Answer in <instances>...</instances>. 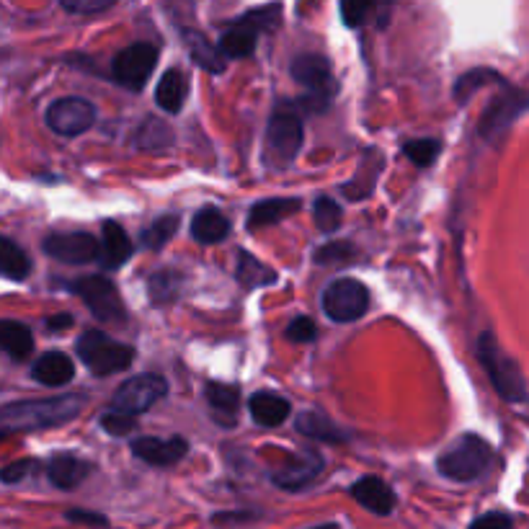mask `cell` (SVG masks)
I'll return each instance as SVG.
<instances>
[{
	"instance_id": "obj_1",
	"label": "cell",
	"mask_w": 529,
	"mask_h": 529,
	"mask_svg": "<svg viewBox=\"0 0 529 529\" xmlns=\"http://www.w3.org/2000/svg\"><path fill=\"white\" fill-rule=\"evenodd\" d=\"M86 403L88 398L83 393L8 403V406L0 408V439L13 437V434H34V431L68 424L83 411Z\"/></svg>"
},
{
	"instance_id": "obj_2",
	"label": "cell",
	"mask_w": 529,
	"mask_h": 529,
	"mask_svg": "<svg viewBox=\"0 0 529 529\" xmlns=\"http://www.w3.org/2000/svg\"><path fill=\"white\" fill-rule=\"evenodd\" d=\"M279 21H282V6L279 3H271V6L251 8L248 13H243L240 19L230 21L225 26L220 37V55L225 60H243V57H251L256 50V39H259L261 31L277 29Z\"/></svg>"
},
{
	"instance_id": "obj_3",
	"label": "cell",
	"mask_w": 529,
	"mask_h": 529,
	"mask_svg": "<svg viewBox=\"0 0 529 529\" xmlns=\"http://www.w3.org/2000/svg\"><path fill=\"white\" fill-rule=\"evenodd\" d=\"M478 359L501 398L509 400V403H522L527 398V380H524L522 367H519L517 359L501 351L499 341L491 331L480 333Z\"/></svg>"
},
{
	"instance_id": "obj_4",
	"label": "cell",
	"mask_w": 529,
	"mask_h": 529,
	"mask_svg": "<svg viewBox=\"0 0 529 529\" xmlns=\"http://www.w3.org/2000/svg\"><path fill=\"white\" fill-rule=\"evenodd\" d=\"M491 460L493 450L486 439H480L478 434H462L437 457V470L444 478L468 483V480H478L486 473L491 468Z\"/></svg>"
},
{
	"instance_id": "obj_5",
	"label": "cell",
	"mask_w": 529,
	"mask_h": 529,
	"mask_svg": "<svg viewBox=\"0 0 529 529\" xmlns=\"http://www.w3.org/2000/svg\"><path fill=\"white\" fill-rule=\"evenodd\" d=\"M305 142V127L295 106H282L271 114L264 137V160L271 168H287L295 163Z\"/></svg>"
},
{
	"instance_id": "obj_6",
	"label": "cell",
	"mask_w": 529,
	"mask_h": 529,
	"mask_svg": "<svg viewBox=\"0 0 529 529\" xmlns=\"http://www.w3.org/2000/svg\"><path fill=\"white\" fill-rule=\"evenodd\" d=\"M80 362L86 364L88 370L96 377H109L117 375V372L130 370L132 362H135V349L130 344H122V341L111 339L104 331H86L75 344Z\"/></svg>"
},
{
	"instance_id": "obj_7",
	"label": "cell",
	"mask_w": 529,
	"mask_h": 529,
	"mask_svg": "<svg viewBox=\"0 0 529 529\" xmlns=\"http://www.w3.org/2000/svg\"><path fill=\"white\" fill-rule=\"evenodd\" d=\"M292 78L308 91V96L300 99V104H297L305 111H315V114L326 111L333 96L339 93V83H336V75L331 70V62L323 55H315V52L295 57V62H292Z\"/></svg>"
},
{
	"instance_id": "obj_8",
	"label": "cell",
	"mask_w": 529,
	"mask_h": 529,
	"mask_svg": "<svg viewBox=\"0 0 529 529\" xmlns=\"http://www.w3.org/2000/svg\"><path fill=\"white\" fill-rule=\"evenodd\" d=\"M524 111H527V96H524V91L504 83L499 96H493L491 104L480 114V137L491 142V145H499V142L509 135L511 124L517 122Z\"/></svg>"
},
{
	"instance_id": "obj_9",
	"label": "cell",
	"mask_w": 529,
	"mask_h": 529,
	"mask_svg": "<svg viewBox=\"0 0 529 529\" xmlns=\"http://www.w3.org/2000/svg\"><path fill=\"white\" fill-rule=\"evenodd\" d=\"M166 393H168L166 377L155 375V372H145V375L130 377V380H124L122 385H119L114 398H111L109 411L137 419L140 413L153 408L160 398H166Z\"/></svg>"
},
{
	"instance_id": "obj_10",
	"label": "cell",
	"mask_w": 529,
	"mask_h": 529,
	"mask_svg": "<svg viewBox=\"0 0 529 529\" xmlns=\"http://www.w3.org/2000/svg\"><path fill=\"white\" fill-rule=\"evenodd\" d=\"M70 290L86 302L88 310L101 323H127V308L119 295L117 284L106 277H80L70 282Z\"/></svg>"
},
{
	"instance_id": "obj_11",
	"label": "cell",
	"mask_w": 529,
	"mask_h": 529,
	"mask_svg": "<svg viewBox=\"0 0 529 529\" xmlns=\"http://www.w3.org/2000/svg\"><path fill=\"white\" fill-rule=\"evenodd\" d=\"M370 310V290L359 279H333L323 290V313L333 323H354Z\"/></svg>"
},
{
	"instance_id": "obj_12",
	"label": "cell",
	"mask_w": 529,
	"mask_h": 529,
	"mask_svg": "<svg viewBox=\"0 0 529 529\" xmlns=\"http://www.w3.org/2000/svg\"><path fill=\"white\" fill-rule=\"evenodd\" d=\"M155 62H158V47L150 42H135L114 57L111 78L117 80L119 86L130 88V91H142L150 75H153Z\"/></svg>"
},
{
	"instance_id": "obj_13",
	"label": "cell",
	"mask_w": 529,
	"mask_h": 529,
	"mask_svg": "<svg viewBox=\"0 0 529 529\" xmlns=\"http://www.w3.org/2000/svg\"><path fill=\"white\" fill-rule=\"evenodd\" d=\"M44 119L57 135L78 137L96 124V106L88 99H80V96H65V99H57L55 104H50Z\"/></svg>"
},
{
	"instance_id": "obj_14",
	"label": "cell",
	"mask_w": 529,
	"mask_h": 529,
	"mask_svg": "<svg viewBox=\"0 0 529 529\" xmlns=\"http://www.w3.org/2000/svg\"><path fill=\"white\" fill-rule=\"evenodd\" d=\"M44 253L70 266H86L99 261V240L91 233H50L42 243Z\"/></svg>"
},
{
	"instance_id": "obj_15",
	"label": "cell",
	"mask_w": 529,
	"mask_h": 529,
	"mask_svg": "<svg viewBox=\"0 0 529 529\" xmlns=\"http://www.w3.org/2000/svg\"><path fill=\"white\" fill-rule=\"evenodd\" d=\"M323 468H326V462H323V457L318 452H297V455H290L274 470L271 480L282 491L297 493L302 488H308L323 473Z\"/></svg>"
},
{
	"instance_id": "obj_16",
	"label": "cell",
	"mask_w": 529,
	"mask_h": 529,
	"mask_svg": "<svg viewBox=\"0 0 529 529\" xmlns=\"http://www.w3.org/2000/svg\"><path fill=\"white\" fill-rule=\"evenodd\" d=\"M132 452H135V457H140L142 462H148V465L168 468V465H176L179 460H184L186 452H189V442L181 437H137L135 442H132Z\"/></svg>"
},
{
	"instance_id": "obj_17",
	"label": "cell",
	"mask_w": 529,
	"mask_h": 529,
	"mask_svg": "<svg viewBox=\"0 0 529 529\" xmlns=\"http://www.w3.org/2000/svg\"><path fill=\"white\" fill-rule=\"evenodd\" d=\"M351 496L359 506L377 514V517H390L395 509V493L385 480L375 478V475H364L351 486Z\"/></svg>"
},
{
	"instance_id": "obj_18",
	"label": "cell",
	"mask_w": 529,
	"mask_h": 529,
	"mask_svg": "<svg viewBox=\"0 0 529 529\" xmlns=\"http://www.w3.org/2000/svg\"><path fill=\"white\" fill-rule=\"evenodd\" d=\"M135 246L127 230L114 220H106L101 228V243H99V261L104 269H119L132 259Z\"/></svg>"
},
{
	"instance_id": "obj_19",
	"label": "cell",
	"mask_w": 529,
	"mask_h": 529,
	"mask_svg": "<svg viewBox=\"0 0 529 529\" xmlns=\"http://www.w3.org/2000/svg\"><path fill=\"white\" fill-rule=\"evenodd\" d=\"M93 473V462L83 460V457L73 455V452H60L52 455L47 462V475L60 491H73L78 488L88 475Z\"/></svg>"
},
{
	"instance_id": "obj_20",
	"label": "cell",
	"mask_w": 529,
	"mask_h": 529,
	"mask_svg": "<svg viewBox=\"0 0 529 529\" xmlns=\"http://www.w3.org/2000/svg\"><path fill=\"white\" fill-rule=\"evenodd\" d=\"M382 166H385V158H382L380 150H367L362 163H359L357 173H354V179L341 186V189H344V197L349 199V202H362V199L370 197L377 186V179H380Z\"/></svg>"
},
{
	"instance_id": "obj_21",
	"label": "cell",
	"mask_w": 529,
	"mask_h": 529,
	"mask_svg": "<svg viewBox=\"0 0 529 529\" xmlns=\"http://www.w3.org/2000/svg\"><path fill=\"white\" fill-rule=\"evenodd\" d=\"M31 375L34 380L47 385V388H62V385H68L73 382L75 377V364L68 354H62V351H47L42 357L34 362L31 367Z\"/></svg>"
},
{
	"instance_id": "obj_22",
	"label": "cell",
	"mask_w": 529,
	"mask_h": 529,
	"mask_svg": "<svg viewBox=\"0 0 529 529\" xmlns=\"http://www.w3.org/2000/svg\"><path fill=\"white\" fill-rule=\"evenodd\" d=\"M302 199L297 197H274L264 199V202L253 204L251 212H248V230L256 233L259 228H269V225H277L284 217L295 215L300 212Z\"/></svg>"
},
{
	"instance_id": "obj_23",
	"label": "cell",
	"mask_w": 529,
	"mask_h": 529,
	"mask_svg": "<svg viewBox=\"0 0 529 529\" xmlns=\"http://www.w3.org/2000/svg\"><path fill=\"white\" fill-rule=\"evenodd\" d=\"M204 395H207V403H210L215 421H220L222 426H235L240 408L238 385H228V382H207Z\"/></svg>"
},
{
	"instance_id": "obj_24",
	"label": "cell",
	"mask_w": 529,
	"mask_h": 529,
	"mask_svg": "<svg viewBox=\"0 0 529 529\" xmlns=\"http://www.w3.org/2000/svg\"><path fill=\"white\" fill-rule=\"evenodd\" d=\"M248 411H251V419L259 426L266 429H274V426H282L284 421L290 419L292 406L290 400L282 398V395L274 393H256L248 400Z\"/></svg>"
},
{
	"instance_id": "obj_25",
	"label": "cell",
	"mask_w": 529,
	"mask_h": 529,
	"mask_svg": "<svg viewBox=\"0 0 529 529\" xmlns=\"http://www.w3.org/2000/svg\"><path fill=\"white\" fill-rule=\"evenodd\" d=\"M295 429L300 431L302 437L318 439V442H326V444H341L349 439V434H346L331 416H326V413L320 411L300 413L295 421Z\"/></svg>"
},
{
	"instance_id": "obj_26",
	"label": "cell",
	"mask_w": 529,
	"mask_h": 529,
	"mask_svg": "<svg viewBox=\"0 0 529 529\" xmlns=\"http://www.w3.org/2000/svg\"><path fill=\"white\" fill-rule=\"evenodd\" d=\"M228 233L230 220L217 207H204L191 220V238L197 240L199 246H215V243L228 238Z\"/></svg>"
},
{
	"instance_id": "obj_27",
	"label": "cell",
	"mask_w": 529,
	"mask_h": 529,
	"mask_svg": "<svg viewBox=\"0 0 529 529\" xmlns=\"http://www.w3.org/2000/svg\"><path fill=\"white\" fill-rule=\"evenodd\" d=\"M189 96V78L181 70H166L160 75L158 88H155V104L168 114H179Z\"/></svg>"
},
{
	"instance_id": "obj_28",
	"label": "cell",
	"mask_w": 529,
	"mask_h": 529,
	"mask_svg": "<svg viewBox=\"0 0 529 529\" xmlns=\"http://www.w3.org/2000/svg\"><path fill=\"white\" fill-rule=\"evenodd\" d=\"M181 37H184L191 62H197L199 68L212 75L225 73V57L220 55V50L204 34H199L194 29H181Z\"/></svg>"
},
{
	"instance_id": "obj_29",
	"label": "cell",
	"mask_w": 529,
	"mask_h": 529,
	"mask_svg": "<svg viewBox=\"0 0 529 529\" xmlns=\"http://www.w3.org/2000/svg\"><path fill=\"white\" fill-rule=\"evenodd\" d=\"M0 349L11 359L21 362L34 351V336L19 320H0Z\"/></svg>"
},
{
	"instance_id": "obj_30",
	"label": "cell",
	"mask_w": 529,
	"mask_h": 529,
	"mask_svg": "<svg viewBox=\"0 0 529 529\" xmlns=\"http://www.w3.org/2000/svg\"><path fill=\"white\" fill-rule=\"evenodd\" d=\"M31 274V259L24 253L19 243L0 235V279L11 282H24Z\"/></svg>"
},
{
	"instance_id": "obj_31",
	"label": "cell",
	"mask_w": 529,
	"mask_h": 529,
	"mask_svg": "<svg viewBox=\"0 0 529 529\" xmlns=\"http://www.w3.org/2000/svg\"><path fill=\"white\" fill-rule=\"evenodd\" d=\"M186 277L173 269L155 271L153 277L148 279V297L153 305H171L179 300L181 287H184Z\"/></svg>"
},
{
	"instance_id": "obj_32",
	"label": "cell",
	"mask_w": 529,
	"mask_h": 529,
	"mask_svg": "<svg viewBox=\"0 0 529 529\" xmlns=\"http://www.w3.org/2000/svg\"><path fill=\"white\" fill-rule=\"evenodd\" d=\"M235 277H238L240 287L243 290H256V287H266V284L277 282V274L269 269L266 264H261L256 256L251 253L240 251L238 253V271H235Z\"/></svg>"
},
{
	"instance_id": "obj_33",
	"label": "cell",
	"mask_w": 529,
	"mask_h": 529,
	"mask_svg": "<svg viewBox=\"0 0 529 529\" xmlns=\"http://www.w3.org/2000/svg\"><path fill=\"white\" fill-rule=\"evenodd\" d=\"M179 222H181L179 215L158 217V220L150 222L148 228L142 230L140 246L148 248V251H160V248L166 246L168 240L176 235V230H179Z\"/></svg>"
},
{
	"instance_id": "obj_34",
	"label": "cell",
	"mask_w": 529,
	"mask_h": 529,
	"mask_svg": "<svg viewBox=\"0 0 529 529\" xmlns=\"http://www.w3.org/2000/svg\"><path fill=\"white\" fill-rule=\"evenodd\" d=\"M173 142V132L168 130L166 122L148 117L135 132V145L142 150H163Z\"/></svg>"
},
{
	"instance_id": "obj_35",
	"label": "cell",
	"mask_w": 529,
	"mask_h": 529,
	"mask_svg": "<svg viewBox=\"0 0 529 529\" xmlns=\"http://www.w3.org/2000/svg\"><path fill=\"white\" fill-rule=\"evenodd\" d=\"M491 80H496V83H504V78H501L499 73H493V70H488V68L468 70V73L457 78L455 99L460 101V104H465V101L473 99V96L480 91V88H486L488 83H491Z\"/></svg>"
},
{
	"instance_id": "obj_36",
	"label": "cell",
	"mask_w": 529,
	"mask_h": 529,
	"mask_svg": "<svg viewBox=\"0 0 529 529\" xmlns=\"http://www.w3.org/2000/svg\"><path fill=\"white\" fill-rule=\"evenodd\" d=\"M341 217H344V212H341L339 202H333L331 197L315 199L313 220H315V228H318L320 233H333V230H339Z\"/></svg>"
},
{
	"instance_id": "obj_37",
	"label": "cell",
	"mask_w": 529,
	"mask_h": 529,
	"mask_svg": "<svg viewBox=\"0 0 529 529\" xmlns=\"http://www.w3.org/2000/svg\"><path fill=\"white\" fill-rule=\"evenodd\" d=\"M439 153H442V145H439V140H408V142H403V155H406V158H411L419 168L431 166V163L439 158Z\"/></svg>"
},
{
	"instance_id": "obj_38",
	"label": "cell",
	"mask_w": 529,
	"mask_h": 529,
	"mask_svg": "<svg viewBox=\"0 0 529 529\" xmlns=\"http://www.w3.org/2000/svg\"><path fill=\"white\" fill-rule=\"evenodd\" d=\"M377 11H382L377 3H354V0L341 3V19H344V24L349 29H359V26L370 24V16Z\"/></svg>"
},
{
	"instance_id": "obj_39",
	"label": "cell",
	"mask_w": 529,
	"mask_h": 529,
	"mask_svg": "<svg viewBox=\"0 0 529 529\" xmlns=\"http://www.w3.org/2000/svg\"><path fill=\"white\" fill-rule=\"evenodd\" d=\"M354 246L351 243H328V246H320L313 253L315 264L333 266V264H346V261L354 259Z\"/></svg>"
},
{
	"instance_id": "obj_40",
	"label": "cell",
	"mask_w": 529,
	"mask_h": 529,
	"mask_svg": "<svg viewBox=\"0 0 529 529\" xmlns=\"http://www.w3.org/2000/svg\"><path fill=\"white\" fill-rule=\"evenodd\" d=\"M114 6V0H62L60 8L73 16H96Z\"/></svg>"
},
{
	"instance_id": "obj_41",
	"label": "cell",
	"mask_w": 529,
	"mask_h": 529,
	"mask_svg": "<svg viewBox=\"0 0 529 529\" xmlns=\"http://www.w3.org/2000/svg\"><path fill=\"white\" fill-rule=\"evenodd\" d=\"M284 336H287L290 341H295V344H310V341H315V336H318V328H315L313 318L300 315V318H295L290 326H287Z\"/></svg>"
},
{
	"instance_id": "obj_42",
	"label": "cell",
	"mask_w": 529,
	"mask_h": 529,
	"mask_svg": "<svg viewBox=\"0 0 529 529\" xmlns=\"http://www.w3.org/2000/svg\"><path fill=\"white\" fill-rule=\"evenodd\" d=\"M101 426L109 431L111 437H130L132 431H135L137 419H130V416H122V413H111L106 411L101 416Z\"/></svg>"
},
{
	"instance_id": "obj_43",
	"label": "cell",
	"mask_w": 529,
	"mask_h": 529,
	"mask_svg": "<svg viewBox=\"0 0 529 529\" xmlns=\"http://www.w3.org/2000/svg\"><path fill=\"white\" fill-rule=\"evenodd\" d=\"M37 468H39L37 460H16L0 470V480H3V483H21V480L29 478Z\"/></svg>"
},
{
	"instance_id": "obj_44",
	"label": "cell",
	"mask_w": 529,
	"mask_h": 529,
	"mask_svg": "<svg viewBox=\"0 0 529 529\" xmlns=\"http://www.w3.org/2000/svg\"><path fill=\"white\" fill-rule=\"evenodd\" d=\"M514 527V519L509 514H501V511H493V514H483V517L475 519L468 529H511Z\"/></svg>"
},
{
	"instance_id": "obj_45",
	"label": "cell",
	"mask_w": 529,
	"mask_h": 529,
	"mask_svg": "<svg viewBox=\"0 0 529 529\" xmlns=\"http://www.w3.org/2000/svg\"><path fill=\"white\" fill-rule=\"evenodd\" d=\"M253 519H259V511H222V514L212 517V524H217V527H230V524L253 522Z\"/></svg>"
},
{
	"instance_id": "obj_46",
	"label": "cell",
	"mask_w": 529,
	"mask_h": 529,
	"mask_svg": "<svg viewBox=\"0 0 529 529\" xmlns=\"http://www.w3.org/2000/svg\"><path fill=\"white\" fill-rule=\"evenodd\" d=\"M68 519L75 524H88V527H109V519H106L104 514H96V511L70 509Z\"/></svg>"
},
{
	"instance_id": "obj_47",
	"label": "cell",
	"mask_w": 529,
	"mask_h": 529,
	"mask_svg": "<svg viewBox=\"0 0 529 529\" xmlns=\"http://www.w3.org/2000/svg\"><path fill=\"white\" fill-rule=\"evenodd\" d=\"M73 326V315H55V318H47V328L50 331H65V328Z\"/></svg>"
},
{
	"instance_id": "obj_48",
	"label": "cell",
	"mask_w": 529,
	"mask_h": 529,
	"mask_svg": "<svg viewBox=\"0 0 529 529\" xmlns=\"http://www.w3.org/2000/svg\"><path fill=\"white\" fill-rule=\"evenodd\" d=\"M313 529H339V524H320V527H313Z\"/></svg>"
}]
</instances>
